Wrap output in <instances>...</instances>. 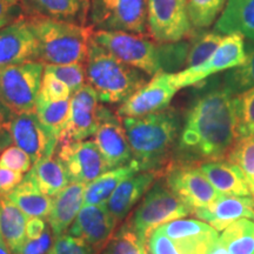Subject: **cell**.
Returning <instances> with one entry per match:
<instances>
[{
	"label": "cell",
	"instance_id": "obj_1",
	"mask_svg": "<svg viewBox=\"0 0 254 254\" xmlns=\"http://www.w3.org/2000/svg\"><path fill=\"white\" fill-rule=\"evenodd\" d=\"M234 97L221 78L202 81L186 111L172 163L200 165L227 157L237 141Z\"/></svg>",
	"mask_w": 254,
	"mask_h": 254
},
{
	"label": "cell",
	"instance_id": "obj_2",
	"mask_svg": "<svg viewBox=\"0 0 254 254\" xmlns=\"http://www.w3.org/2000/svg\"><path fill=\"white\" fill-rule=\"evenodd\" d=\"M133 163L140 172L157 171L165 173L172 163L182 131V117L173 107L142 117L123 118Z\"/></svg>",
	"mask_w": 254,
	"mask_h": 254
},
{
	"label": "cell",
	"instance_id": "obj_3",
	"mask_svg": "<svg viewBox=\"0 0 254 254\" xmlns=\"http://www.w3.org/2000/svg\"><path fill=\"white\" fill-rule=\"evenodd\" d=\"M28 19L38 40L40 62L45 65L86 63L93 27L38 14Z\"/></svg>",
	"mask_w": 254,
	"mask_h": 254
},
{
	"label": "cell",
	"instance_id": "obj_4",
	"mask_svg": "<svg viewBox=\"0 0 254 254\" xmlns=\"http://www.w3.org/2000/svg\"><path fill=\"white\" fill-rule=\"evenodd\" d=\"M86 80L106 104H122L148 82L146 73L120 62L92 39L86 59Z\"/></svg>",
	"mask_w": 254,
	"mask_h": 254
},
{
	"label": "cell",
	"instance_id": "obj_5",
	"mask_svg": "<svg viewBox=\"0 0 254 254\" xmlns=\"http://www.w3.org/2000/svg\"><path fill=\"white\" fill-rule=\"evenodd\" d=\"M190 214L193 209L174 194L165 179H159L151 186L127 222L146 244L152 232L159 226Z\"/></svg>",
	"mask_w": 254,
	"mask_h": 254
},
{
	"label": "cell",
	"instance_id": "obj_6",
	"mask_svg": "<svg viewBox=\"0 0 254 254\" xmlns=\"http://www.w3.org/2000/svg\"><path fill=\"white\" fill-rule=\"evenodd\" d=\"M45 64L33 60L0 69V100L13 114L36 110Z\"/></svg>",
	"mask_w": 254,
	"mask_h": 254
},
{
	"label": "cell",
	"instance_id": "obj_7",
	"mask_svg": "<svg viewBox=\"0 0 254 254\" xmlns=\"http://www.w3.org/2000/svg\"><path fill=\"white\" fill-rule=\"evenodd\" d=\"M95 43L120 62L154 77L161 73L159 62V44L141 34L123 31H95Z\"/></svg>",
	"mask_w": 254,
	"mask_h": 254
},
{
	"label": "cell",
	"instance_id": "obj_8",
	"mask_svg": "<svg viewBox=\"0 0 254 254\" xmlns=\"http://www.w3.org/2000/svg\"><path fill=\"white\" fill-rule=\"evenodd\" d=\"M88 19L97 31L144 36L147 32V0H91Z\"/></svg>",
	"mask_w": 254,
	"mask_h": 254
},
{
	"label": "cell",
	"instance_id": "obj_9",
	"mask_svg": "<svg viewBox=\"0 0 254 254\" xmlns=\"http://www.w3.org/2000/svg\"><path fill=\"white\" fill-rule=\"evenodd\" d=\"M147 31L158 44L177 43L194 34L187 0H147Z\"/></svg>",
	"mask_w": 254,
	"mask_h": 254
},
{
	"label": "cell",
	"instance_id": "obj_10",
	"mask_svg": "<svg viewBox=\"0 0 254 254\" xmlns=\"http://www.w3.org/2000/svg\"><path fill=\"white\" fill-rule=\"evenodd\" d=\"M163 177L174 194L193 211L207 207L221 196L198 165L171 163Z\"/></svg>",
	"mask_w": 254,
	"mask_h": 254
},
{
	"label": "cell",
	"instance_id": "obj_11",
	"mask_svg": "<svg viewBox=\"0 0 254 254\" xmlns=\"http://www.w3.org/2000/svg\"><path fill=\"white\" fill-rule=\"evenodd\" d=\"M246 58L245 41L243 36L238 33L228 34L222 38L220 45L209 57L207 62L202 65L192 68H185L183 71L173 73V80L177 87L184 88L194 86L196 84L205 81L206 79L213 77L220 72L241 65Z\"/></svg>",
	"mask_w": 254,
	"mask_h": 254
},
{
	"label": "cell",
	"instance_id": "obj_12",
	"mask_svg": "<svg viewBox=\"0 0 254 254\" xmlns=\"http://www.w3.org/2000/svg\"><path fill=\"white\" fill-rule=\"evenodd\" d=\"M57 150V157L65 166L71 183H82L87 185L103 173L110 171L94 141L59 142Z\"/></svg>",
	"mask_w": 254,
	"mask_h": 254
},
{
	"label": "cell",
	"instance_id": "obj_13",
	"mask_svg": "<svg viewBox=\"0 0 254 254\" xmlns=\"http://www.w3.org/2000/svg\"><path fill=\"white\" fill-rule=\"evenodd\" d=\"M179 88L174 84L173 73H158L134 94L126 99L117 114L120 118L142 117L170 107L171 101Z\"/></svg>",
	"mask_w": 254,
	"mask_h": 254
},
{
	"label": "cell",
	"instance_id": "obj_14",
	"mask_svg": "<svg viewBox=\"0 0 254 254\" xmlns=\"http://www.w3.org/2000/svg\"><path fill=\"white\" fill-rule=\"evenodd\" d=\"M12 140L31 158L32 164L53 157L59 139L47 131L38 119L36 110L14 114L11 124Z\"/></svg>",
	"mask_w": 254,
	"mask_h": 254
},
{
	"label": "cell",
	"instance_id": "obj_15",
	"mask_svg": "<svg viewBox=\"0 0 254 254\" xmlns=\"http://www.w3.org/2000/svg\"><path fill=\"white\" fill-rule=\"evenodd\" d=\"M97 92L85 85L72 94L69 99L68 119L60 134L59 142L81 141L94 135L99 124V107Z\"/></svg>",
	"mask_w": 254,
	"mask_h": 254
},
{
	"label": "cell",
	"instance_id": "obj_16",
	"mask_svg": "<svg viewBox=\"0 0 254 254\" xmlns=\"http://www.w3.org/2000/svg\"><path fill=\"white\" fill-rule=\"evenodd\" d=\"M94 142L106 161L109 170H114L133 160L131 147L118 114L100 105L99 124L94 134Z\"/></svg>",
	"mask_w": 254,
	"mask_h": 254
},
{
	"label": "cell",
	"instance_id": "obj_17",
	"mask_svg": "<svg viewBox=\"0 0 254 254\" xmlns=\"http://www.w3.org/2000/svg\"><path fill=\"white\" fill-rule=\"evenodd\" d=\"M39 60L38 40L30 19L19 17L0 30V69Z\"/></svg>",
	"mask_w": 254,
	"mask_h": 254
},
{
	"label": "cell",
	"instance_id": "obj_18",
	"mask_svg": "<svg viewBox=\"0 0 254 254\" xmlns=\"http://www.w3.org/2000/svg\"><path fill=\"white\" fill-rule=\"evenodd\" d=\"M117 225L118 221L111 214L106 205H85L67 233L84 240L99 253L116 232Z\"/></svg>",
	"mask_w": 254,
	"mask_h": 254
},
{
	"label": "cell",
	"instance_id": "obj_19",
	"mask_svg": "<svg viewBox=\"0 0 254 254\" xmlns=\"http://www.w3.org/2000/svg\"><path fill=\"white\" fill-rule=\"evenodd\" d=\"M171 238L182 254H207L219 239V233L199 219H177L158 227Z\"/></svg>",
	"mask_w": 254,
	"mask_h": 254
},
{
	"label": "cell",
	"instance_id": "obj_20",
	"mask_svg": "<svg viewBox=\"0 0 254 254\" xmlns=\"http://www.w3.org/2000/svg\"><path fill=\"white\" fill-rule=\"evenodd\" d=\"M193 215L207 222L218 232L224 231L240 219L254 221V199L251 196L221 195L207 207L194 209Z\"/></svg>",
	"mask_w": 254,
	"mask_h": 254
},
{
	"label": "cell",
	"instance_id": "obj_21",
	"mask_svg": "<svg viewBox=\"0 0 254 254\" xmlns=\"http://www.w3.org/2000/svg\"><path fill=\"white\" fill-rule=\"evenodd\" d=\"M163 173L157 171H145L127 178L117 187L107 201V208L117 221H122L128 215L133 207L144 198L151 186Z\"/></svg>",
	"mask_w": 254,
	"mask_h": 254
},
{
	"label": "cell",
	"instance_id": "obj_22",
	"mask_svg": "<svg viewBox=\"0 0 254 254\" xmlns=\"http://www.w3.org/2000/svg\"><path fill=\"white\" fill-rule=\"evenodd\" d=\"M85 190L86 184L69 183L53 198L52 209L47 217V224L55 237L67 233L68 228L75 220L84 204Z\"/></svg>",
	"mask_w": 254,
	"mask_h": 254
},
{
	"label": "cell",
	"instance_id": "obj_23",
	"mask_svg": "<svg viewBox=\"0 0 254 254\" xmlns=\"http://www.w3.org/2000/svg\"><path fill=\"white\" fill-rule=\"evenodd\" d=\"M212 186L221 195L251 196V190L244 174L236 164L228 160L208 161L198 165Z\"/></svg>",
	"mask_w": 254,
	"mask_h": 254
},
{
	"label": "cell",
	"instance_id": "obj_24",
	"mask_svg": "<svg viewBox=\"0 0 254 254\" xmlns=\"http://www.w3.org/2000/svg\"><path fill=\"white\" fill-rule=\"evenodd\" d=\"M214 31L226 36L238 33L254 40V0H227Z\"/></svg>",
	"mask_w": 254,
	"mask_h": 254
},
{
	"label": "cell",
	"instance_id": "obj_25",
	"mask_svg": "<svg viewBox=\"0 0 254 254\" xmlns=\"http://www.w3.org/2000/svg\"><path fill=\"white\" fill-rule=\"evenodd\" d=\"M6 198L30 218L49 217L53 205L51 196L44 194L27 174Z\"/></svg>",
	"mask_w": 254,
	"mask_h": 254
},
{
	"label": "cell",
	"instance_id": "obj_26",
	"mask_svg": "<svg viewBox=\"0 0 254 254\" xmlns=\"http://www.w3.org/2000/svg\"><path fill=\"white\" fill-rule=\"evenodd\" d=\"M38 15L85 25L91 0H24Z\"/></svg>",
	"mask_w": 254,
	"mask_h": 254
},
{
	"label": "cell",
	"instance_id": "obj_27",
	"mask_svg": "<svg viewBox=\"0 0 254 254\" xmlns=\"http://www.w3.org/2000/svg\"><path fill=\"white\" fill-rule=\"evenodd\" d=\"M140 172L138 166L131 161L125 166L110 170L86 185L84 196L85 205H106L111 195L127 178Z\"/></svg>",
	"mask_w": 254,
	"mask_h": 254
},
{
	"label": "cell",
	"instance_id": "obj_28",
	"mask_svg": "<svg viewBox=\"0 0 254 254\" xmlns=\"http://www.w3.org/2000/svg\"><path fill=\"white\" fill-rule=\"evenodd\" d=\"M27 176L36 183L44 194L56 196L69 184V178L64 164L58 157L43 159L34 164Z\"/></svg>",
	"mask_w": 254,
	"mask_h": 254
},
{
	"label": "cell",
	"instance_id": "obj_29",
	"mask_svg": "<svg viewBox=\"0 0 254 254\" xmlns=\"http://www.w3.org/2000/svg\"><path fill=\"white\" fill-rule=\"evenodd\" d=\"M26 225L27 215L6 196L0 195V232L5 244L14 254L27 240Z\"/></svg>",
	"mask_w": 254,
	"mask_h": 254
},
{
	"label": "cell",
	"instance_id": "obj_30",
	"mask_svg": "<svg viewBox=\"0 0 254 254\" xmlns=\"http://www.w3.org/2000/svg\"><path fill=\"white\" fill-rule=\"evenodd\" d=\"M220 239L230 254H254V221L240 219L225 228Z\"/></svg>",
	"mask_w": 254,
	"mask_h": 254
},
{
	"label": "cell",
	"instance_id": "obj_31",
	"mask_svg": "<svg viewBox=\"0 0 254 254\" xmlns=\"http://www.w3.org/2000/svg\"><path fill=\"white\" fill-rule=\"evenodd\" d=\"M246 58L241 65L225 72L222 82L234 95L254 87V40L245 43Z\"/></svg>",
	"mask_w": 254,
	"mask_h": 254
},
{
	"label": "cell",
	"instance_id": "obj_32",
	"mask_svg": "<svg viewBox=\"0 0 254 254\" xmlns=\"http://www.w3.org/2000/svg\"><path fill=\"white\" fill-rule=\"evenodd\" d=\"M69 99L63 101H47L38 98L36 113L44 127L57 138H60L68 119Z\"/></svg>",
	"mask_w": 254,
	"mask_h": 254
},
{
	"label": "cell",
	"instance_id": "obj_33",
	"mask_svg": "<svg viewBox=\"0 0 254 254\" xmlns=\"http://www.w3.org/2000/svg\"><path fill=\"white\" fill-rule=\"evenodd\" d=\"M222 37L220 33L215 31H204L199 30V32H194L190 37V46L187 56L185 68H192L196 66L202 65L207 62L209 57L214 53V51L220 45Z\"/></svg>",
	"mask_w": 254,
	"mask_h": 254
},
{
	"label": "cell",
	"instance_id": "obj_34",
	"mask_svg": "<svg viewBox=\"0 0 254 254\" xmlns=\"http://www.w3.org/2000/svg\"><path fill=\"white\" fill-rule=\"evenodd\" d=\"M98 254H148L146 244L134 233L128 222L116 230Z\"/></svg>",
	"mask_w": 254,
	"mask_h": 254
},
{
	"label": "cell",
	"instance_id": "obj_35",
	"mask_svg": "<svg viewBox=\"0 0 254 254\" xmlns=\"http://www.w3.org/2000/svg\"><path fill=\"white\" fill-rule=\"evenodd\" d=\"M227 0H187V13L194 30H205L220 17Z\"/></svg>",
	"mask_w": 254,
	"mask_h": 254
},
{
	"label": "cell",
	"instance_id": "obj_36",
	"mask_svg": "<svg viewBox=\"0 0 254 254\" xmlns=\"http://www.w3.org/2000/svg\"><path fill=\"white\" fill-rule=\"evenodd\" d=\"M227 160L239 167L254 199V136L237 140L228 152Z\"/></svg>",
	"mask_w": 254,
	"mask_h": 254
},
{
	"label": "cell",
	"instance_id": "obj_37",
	"mask_svg": "<svg viewBox=\"0 0 254 254\" xmlns=\"http://www.w3.org/2000/svg\"><path fill=\"white\" fill-rule=\"evenodd\" d=\"M237 140L254 136V87L234 97Z\"/></svg>",
	"mask_w": 254,
	"mask_h": 254
},
{
	"label": "cell",
	"instance_id": "obj_38",
	"mask_svg": "<svg viewBox=\"0 0 254 254\" xmlns=\"http://www.w3.org/2000/svg\"><path fill=\"white\" fill-rule=\"evenodd\" d=\"M190 41H177V43L159 44V62L161 72L176 73L185 69L187 56H189Z\"/></svg>",
	"mask_w": 254,
	"mask_h": 254
},
{
	"label": "cell",
	"instance_id": "obj_39",
	"mask_svg": "<svg viewBox=\"0 0 254 254\" xmlns=\"http://www.w3.org/2000/svg\"><path fill=\"white\" fill-rule=\"evenodd\" d=\"M45 71L52 73L69 87L72 94L85 86L86 69L84 64H67V65H45Z\"/></svg>",
	"mask_w": 254,
	"mask_h": 254
},
{
	"label": "cell",
	"instance_id": "obj_40",
	"mask_svg": "<svg viewBox=\"0 0 254 254\" xmlns=\"http://www.w3.org/2000/svg\"><path fill=\"white\" fill-rule=\"evenodd\" d=\"M71 97L72 91L65 82H63L52 73L44 71L38 98L47 101H63L71 99Z\"/></svg>",
	"mask_w": 254,
	"mask_h": 254
},
{
	"label": "cell",
	"instance_id": "obj_41",
	"mask_svg": "<svg viewBox=\"0 0 254 254\" xmlns=\"http://www.w3.org/2000/svg\"><path fill=\"white\" fill-rule=\"evenodd\" d=\"M47 254H98L93 247H91L84 240L77 237L69 236L68 233L56 237L53 245Z\"/></svg>",
	"mask_w": 254,
	"mask_h": 254
},
{
	"label": "cell",
	"instance_id": "obj_42",
	"mask_svg": "<svg viewBox=\"0 0 254 254\" xmlns=\"http://www.w3.org/2000/svg\"><path fill=\"white\" fill-rule=\"evenodd\" d=\"M33 166L31 158L18 146H8L0 153V167L8 168L15 172L27 173Z\"/></svg>",
	"mask_w": 254,
	"mask_h": 254
},
{
	"label": "cell",
	"instance_id": "obj_43",
	"mask_svg": "<svg viewBox=\"0 0 254 254\" xmlns=\"http://www.w3.org/2000/svg\"><path fill=\"white\" fill-rule=\"evenodd\" d=\"M148 254H182L174 241L159 228L154 230L146 241Z\"/></svg>",
	"mask_w": 254,
	"mask_h": 254
},
{
	"label": "cell",
	"instance_id": "obj_44",
	"mask_svg": "<svg viewBox=\"0 0 254 254\" xmlns=\"http://www.w3.org/2000/svg\"><path fill=\"white\" fill-rule=\"evenodd\" d=\"M52 231L49 228L38 239H27L15 254H47L53 245Z\"/></svg>",
	"mask_w": 254,
	"mask_h": 254
},
{
	"label": "cell",
	"instance_id": "obj_45",
	"mask_svg": "<svg viewBox=\"0 0 254 254\" xmlns=\"http://www.w3.org/2000/svg\"><path fill=\"white\" fill-rule=\"evenodd\" d=\"M13 117L14 114L11 112V110L0 100V152L13 142L11 135V124Z\"/></svg>",
	"mask_w": 254,
	"mask_h": 254
},
{
	"label": "cell",
	"instance_id": "obj_46",
	"mask_svg": "<svg viewBox=\"0 0 254 254\" xmlns=\"http://www.w3.org/2000/svg\"><path fill=\"white\" fill-rule=\"evenodd\" d=\"M24 180V174L0 167V195L6 196Z\"/></svg>",
	"mask_w": 254,
	"mask_h": 254
},
{
	"label": "cell",
	"instance_id": "obj_47",
	"mask_svg": "<svg viewBox=\"0 0 254 254\" xmlns=\"http://www.w3.org/2000/svg\"><path fill=\"white\" fill-rule=\"evenodd\" d=\"M19 13H20V6L0 0V30L17 20Z\"/></svg>",
	"mask_w": 254,
	"mask_h": 254
},
{
	"label": "cell",
	"instance_id": "obj_48",
	"mask_svg": "<svg viewBox=\"0 0 254 254\" xmlns=\"http://www.w3.org/2000/svg\"><path fill=\"white\" fill-rule=\"evenodd\" d=\"M47 228L49 224L44 220V218H31L30 220H27L26 225L27 239H38Z\"/></svg>",
	"mask_w": 254,
	"mask_h": 254
},
{
	"label": "cell",
	"instance_id": "obj_49",
	"mask_svg": "<svg viewBox=\"0 0 254 254\" xmlns=\"http://www.w3.org/2000/svg\"><path fill=\"white\" fill-rule=\"evenodd\" d=\"M207 254H230L226 249V246L224 245L220 239V236H219V239L213 244V246L209 249Z\"/></svg>",
	"mask_w": 254,
	"mask_h": 254
},
{
	"label": "cell",
	"instance_id": "obj_50",
	"mask_svg": "<svg viewBox=\"0 0 254 254\" xmlns=\"http://www.w3.org/2000/svg\"><path fill=\"white\" fill-rule=\"evenodd\" d=\"M0 254H14V253L8 249L7 245H6L4 241H0Z\"/></svg>",
	"mask_w": 254,
	"mask_h": 254
},
{
	"label": "cell",
	"instance_id": "obj_51",
	"mask_svg": "<svg viewBox=\"0 0 254 254\" xmlns=\"http://www.w3.org/2000/svg\"><path fill=\"white\" fill-rule=\"evenodd\" d=\"M5 1L9 2V4L20 6V4H23V2H24V0H5Z\"/></svg>",
	"mask_w": 254,
	"mask_h": 254
},
{
	"label": "cell",
	"instance_id": "obj_52",
	"mask_svg": "<svg viewBox=\"0 0 254 254\" xmlns=\"http://www.w3.org/2000/svg\"><path fill=\"white\" fill-rule=\"evenodd\" d=\"M0 241H4V239H2V236H1V232H0ZM5 243V241H4Z\"/></svg>",
	"mask_w": 254,
	"mask_h": 254
}]
</instances>
